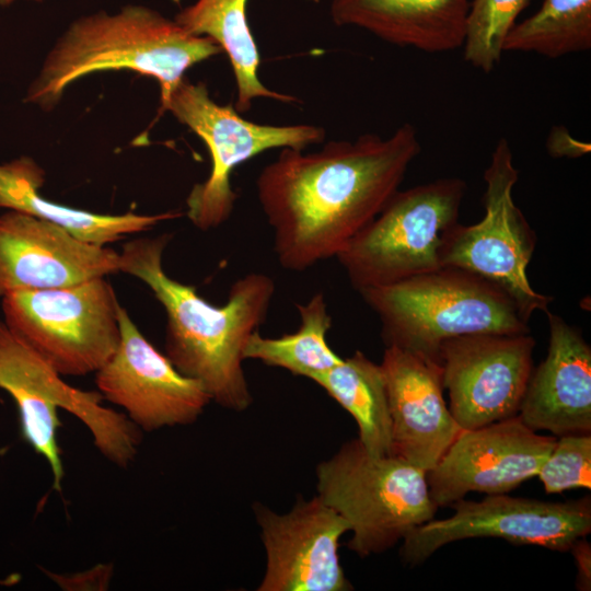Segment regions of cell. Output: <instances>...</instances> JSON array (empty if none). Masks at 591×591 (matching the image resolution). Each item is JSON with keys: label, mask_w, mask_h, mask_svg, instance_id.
Returning <instances> with one entry per match:
<instances>
[{"label": "cell", "mask_w": 591, "mask_h": 591, "mask_svg": "<svg viewBox=\"0 0 591 591\" xmlns=\"http://www.w3.org/2000/svg\"><path fill=\"white\" fill-rule=\"evenodd\" d=\"M355 419L358 440L374 456L391 455V416L386 385L380 364L361 351L314 381Z\"/></svg>", "instance_id": "cell-22"}, {"label": "cell", "mask_w": 591, "mask_h": 591, "mask_svg": "<svg viewBox=\"0 0 591 591\" xmlns=\"http://www.w3.org/2000/svg\"><path fill=\"white\" fill-rule=\"evenodd\" d=\"M548 495L591 488V434L559 436L537 475Z\"/></svg>", "instance_id": "cell-26"}, {"label": "cell", "mask_w": 591, "mask_h": 591, "mask_svg": "<svg viewBox=\"0 0 591 591\" xmlns=\"http://www.w3.org/2000/svg\"><path fill=\"white\" fill-rule=\"evenodd\" d=\"M316 489L348 522L347 546L360 557L392 548L439 509L424 470L394 455H371L358 438L317 465Z\"/></svg>", "instance_id": "cell-6"}, {"label": "cell", "mask_w": 591, "mask_h": 591, "mask_svg": "<svg viewBox=\"0 0 591 591\" xmlns=\"http://www.w3.org/2000/svg\"><path fill=\"white\" fill-rule=\"evenodd\" d=\"M468 9L470 0H331L336 25L430 54L462 48Z\"/></svg>", "instance_id": "cell-19"}, {"label": "cell", "mask_w": 591, "mask_h": 591, "mask_svg": "<svg viewBox=\"0 0 591 591\" xmlns=\"http://www.w3.org/2000/svg\"><path fill=\"white\" fill-rule=\"evenodd\" d=\"M577 565L578 590L589 591L591 589V545L586 537L579 538L571 546L570 551Z\"/></svg>", "instance_id": "cell-28"}, {"label": "cell", "mask_w": 591, "mask_h": 591, "mask_svg": "<svg viewBox=\"0 0 591 591\" xmlns=\"http://www.w3.org/2000/svg\"><path fill=\"white\" fill-rule=\"evenodd\" d=\"M591 48V0H544L531 16L515 23L505 51L559 58Z\"/></svg>", "instance_id": "cell-24"}, {"label": "cell", "mask_w": 591, "mask_h": 591, "mask_svg": "<svg viewBox=\"0 0 591 591\" xmlns=\"http://www.w3.org/2000/svg\"><path fill=\"white\" fill-rule=\"evenodd\" d=\"M535 339L523 334H471L439 349L449 410L462 430L518 415L533 370Z\"/></svg>", "instance_id": "cell-12"}, {"label": "cell", "mask_w": 591, "mask_h": 591, "mask_svg": "<svg viewBox=\"0 0 591 591\" xmlns=\"http://www.w3.org/2000/svg\"><path fill=\"white\" fill-rule=\"evenodd\" d=\"M222 49L207 36L187 32L143 5L82 16L67 28L45 58L24 101L51 111L74 81L107 70H130L154 78L164 103L185 72Z\"/></svg>", "instance_id": "cell-3"}, {"label": "cell", "mask_w": 591, "mask_h": 591, "mask_svg": "<svg viewBox=\"0 0 591 591\" xmlns=\"http://www.w3.org/2000/svg\"><path fill=\"white\" fill-rule=\"evenodd\" d=\"M16 0H0V7H8ZM33 1H43V0H33Z\"/></svg>", "instance_id": "cell-29"}, {"label": "cell", "mask_w": 591, "mask_h": 591, "mask_svg": "<svg viewBox=\"0 0 591 591\" xmlns=\"http://www.w3.org/2000/svg\"><path fill=\"white\" fill-rule=\"evenodd\" d=\"M556 440L529 428L519 415L461 430L426 472L430 497L441 508L470 493L508 494L537 475Z\"/></svg>", "instance_id": "cell-14"}, {"label": "cell", "mask_w": 591, "mask_h": 591, "mask_svg": "<svg viewBox=\"0 0 591 591\" xmlns=\"http://www.w3.org/2000/svg\"><path fill=\"white\" fill-rule=\"evenodd\" d=\"M119 271V253L66 228L8 210L0 216V298L14 290L65 288Z\"/></svg>", "instance_id": "cell-16"}, {"label": "cell", "mask_w": 591, "mask_h": 591, "mask_svg": "<svg viewBox=\"0 0 591 591\" xmlns=\"http://www.w3.org/2000/svg\"><path fill=\"white\" fill-rule=\"evenodd\" d=\"M206 144L211 160L208 177L195 184L186 198L187 218L199 230L225 223L233 213L236 193L231 174L242 163L276 148L305 150L325 139L314 125H263L243 118L231 105L215 102L205 83L184 78L161 104Z\"/></svg>", "instance_id": "cell-8"}, {"label": "cell", "mask_w": 591, "mask_h": 591, "mask_svg": "<svg viewBox=\"0 0 591 591\" xmlns=\"http://www.w3.org/2000/svg\"><path fill=\"white\" fill-rule=\"evenodd\" d=\"M518 178L510 144L501 138L484 172L485 215L475 224L457 222L449 231L441 251V264L467 270L498 286L530 321L536 311L546 313L553 298L535 291L528 279L536 235L513 201L512 190Z\"/></svg>", "instance_id": "cell-10"}, {"label": "cell", "mask_w": 591, "mask_h": 591, "mask_svg": "<svg viewBox=\"0 0 591 591\" xmlns=\"http://www.w3.org/2000/svg\"><path fill=\"white\" fill-rule=\"evenodd\" d=\"M46 576L66 591H103L109 588L113 564H97L94 567L74 573H55L44 570Z\"/></svg>", "instance_id": "cell-27"}, {"label": "cell", "mask_w": 591, "mask_h": 591, "mask_svg": "<svg viewBox=\"0 0 591 591\" xmlns=\"http://www.w3.org/2000/svg\"><path fill=\"white\" fill-rule=\"evenodd\" d=\"M0 389L14 401L21 438L49 464L53 486L60 490L65 472L58 444L59 409L88 428L99 452L127 468L136 459L141 430L124 414L103 405L100 392L66 383L62 375L0 320Z\"/></svg>", "instance_id": "cell-5"}, {"label": "cell", "mask_w": 591, "mask_h": 591, "mask_svg": "<svg viewBox=\"0 0 591 591\" xmlns=\"http://www.w3.org/2000/svg\"><path fill=\"white\" fill-rule=\"evenodd\" d=\"M459 177L398 189L335 257L358 292L442 267L441 251L466 193Z\"/></svg>", "instance_id": "cell-7"}, {"label": "cell", "mask_w": 591, "mask_h": 591, "mask_svg": "<svg viewBox=\"0 0 591 591\" xmlns=\"http://www.w3.org/2000/svg\"><path fill=\"white\" fill-rule=\"evenodd\" d=\"M120 343L95 372L104 399L121 407L141 430L195 422L211 402L202 385L182 374L139 331L120 305Z\"/></svg>", "instance_id": "cell-13"}, {"label": "cell", "mask_w": 591, "mask_h": 591, "mask_svg": "<svg viewBox=\"0 0 591 591\" xmlns=\"http://www.w3.org/2000/svg\"><path fill=\"white\" fill-rule=\"evenodd\" d=\"M420 150L408 123L386 138L363 134L313 152L281 149L256 179L279 265L300 273L336 257L399 189Z\"/></svg>", "instance_id": "cell-1"}, {"label": "cell", "mask_w": 591, "mask_h": 591, "mask_svg": "<svg viewBox=\"0 0 591 591\" xmlns=\"http://www.w3.org/2000/svg\"><path fill=\"white\" fill-rule=\"evenodd\" d=\"M546 315L547 356L533 368L518 415L532 430L555 437L591 433V347L580 329Z\"/></svg>", "instance_id": "cell-18"}, {"label": "cell", "mask_w": 591, "mask_h": 591, "mask_svg": "<svg viewBox=\"0 0 591 591\" xmlns=\"http://www.w3.org/2000/svg\"><path fill=\"white\" fill-rule=\"evenodd\" d=\"M255 517L266 552L259 591H348L338 555L348 522L315 497L299 499L287 513L257 505Z\"/></svg>", "instance_id": "cell-15"}, {"label": "cell", "mask_w": 591, "mask_h": 591, "mask_svg": "<svg viewBox=\"0 0 591 591\" xmlns=\"http://www.w3.org/2000/svg\"><path fill=\"white\" fill-rule=\"evenodd\" d=\"M391 416V455L431 470L457 434L443 397L441 364L396 347H385L380 363Z\"/></svg>", "instance_id": "cell-17"}, {"label": "cell", "mask_w": 591, "mask_h": 591, "mask_svg": "<svg viewBox=\"0 0 591 591\" xmlns=\"http://www.w3.org/2000/svg\"><path fill=\"white\" fill-rule=\"evenodd\" d=\"M530 0H472L463 43L464 60L490 72L500 61L503 42Z\"/></svg>", "instance_id": "cell-25"}, {"label": "cell", "mask_w": 591, "mask_h": 591, "mask_svg": "<svg viewBox=\"0 0 591 591\" xmlns=\"http://www.w3.org/2000/svg\"><path fill=\"white\" fill-rule=\"evenodd\" d=\"M172 234L138 237L119 253V271L143 281L165 310V356L184 375L198 381L220 406L243 412L253 397L243 370L248 338L266 321L275 282L262 273L234 281L227 302L217 306L195 286L170 277L163 253Z\"/></svg>", "instance_id": "cell-2"}, {"label": "cell", "mask_w": 591, "mask_h": 591, "mask_svg": "<svg viewBox=\"0 0 591 591\" xmlns=\"http://www.w3.org/2000/svg\"><path fill=\"white\" fill-rule=\"evenodd\" d=\"M359 293L381 322L385 347L437 362L441 344L453 337L530 333L529 321L506 291L457 267L442 266Z\"/></svg>", "instance_id": "cell-4"}, {"label": "cell", "mask_w": 591, "mask_h": 591, "mask_svg": "<svg viewBox=\"0 0 591 591\" xmlns=\"http://www.w3.org/2000/svg\"><path fill=\"white\" fill-rule=\"evenodd\" d=\"M5 324L62 376L95 373L120 343V304L105 277L2 297Z\"/></svg>", "instance_id": "cell-9"}, {"label": "cell", "mask_w": 591, "mask_h": 591, "mask_svg": "<svg viewBox=\"0 0 591 591\" xmlns=\"http://www.w3.org/2000/svg\"><path fill=\"white\" fill-rule=\"evenodd\" d=\"M44 181L43 169L30 157L22 155L0 164V208L55 222L74 236L97 245L119 241L126 234L150 230L162 221L181 216L174 211L102 215L72 208L43 197L39 189Z\"/></svg>", "instance_id": "cell-20"}, {"label": "cell", "mask_w": 591, "mask_h": 591, "mask_svg": "<svg viewBox=\"0 0 591 591\" xmlns=\"http://www.w3.org/2000/svg\"><path fill=\"white\" fill-rule=\"evenodd\" d=\"M247 0H197L176 14L187 32L207 36L225 53L236 83L234 108L245 113L257 97L296 102V97L266 88L258 78L260 56L246 18Z\"/></svg>", "instance_id": "cell-21"}, {"label": "cell", "mask_w": 591, "mask_h": 591, "mask_svg": "<svg viewBox=\"0 0 591 591\" xmlns=\"http://www.w3.org/2000/svg\"><path fill=\"white\" fill-rule=\"evenodd\" d=\"M451 506L452 515L433 518L403 538L399 554L405 563L420 565L450 543L477 537L566 553L591 532L590 496L559 502L499 494L480 501L463 498Z\"/></svg>", "instance_id": "cell-11"}, {"label": "cell", "mask_w": 591, "mask_h": 591, "mask_svg": "<svg viewBox=\"0 0 591 591\" xmlns=\"http://www.w3.org/2000/svg\"><path fill=\"white\" fill-rule=\"evenodd\" d=\"M299 328L280 337H264L255 332L247 340L243 357L255 359L269 367L281 368L293 375L314 381L341 362L327 344L332 316L323 292H317L305 303L297 304Z\"/></svg>", "instance_id": "cell-23"}]
</instances>
